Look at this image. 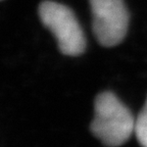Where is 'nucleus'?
I'll use <instances>...</instances> for the list:
<instances>
[{"label":"nucleus","mask_w":147,"mask_h":147,"mask_svg":"<svg viewBox=\"0 0 147 147\" xmlns=\"http://www.w3.org/2000/svg\"><path fill=\"white\" fill-rule=\"evenodd\" d=\"M136 121L128 107L111 92H103L94 102L91 132L105 146L117 147L135 132Z\"/></svg>","instance_id":"f257e3e1"},{"label":"nucleus","mask_w":147,"mask_h":147,"mask_svg":"<svg viewBox=\"0 0 147 147\" xmlns=\"http://www.w3.org/2000/svg\"><path fill=\"white\" fill-rule=\"evenodd\" d=\"M39 16L55 37L62 54L77 56L85 51V35L69 7L53 1H44L39 6Z\"/></svg>","instance_id":"f03ea898"},{"label":"nucleus","mask_w":147,"mask_h":147,"mask_svg":"<svg viewBox=\"0 0 147 147\" xmlns=\"http://www.w3.org/2000/svg\"><path fill=\"white\" fill-rule=\"evenodd\" d=\"M93 32L102 46L113 47L124 40L129 13L123 0H90Z\"/></svg>","instance_id":"7ed1b4c3"},{"label":"nucleus","mask_w":147,"mask_h":147,"mask_svg":"<svg viewBox=\"0 0 147 147\" xmlns=\"http://www.w3.org/2000/svg\"><path fill=\"white\" fill-rule=\"evenodd\" d=\"M135 134L138 142L143 147H147V99L136 119Z\"/></svg>","instance_id":"20e7f679"}]
</instances>
